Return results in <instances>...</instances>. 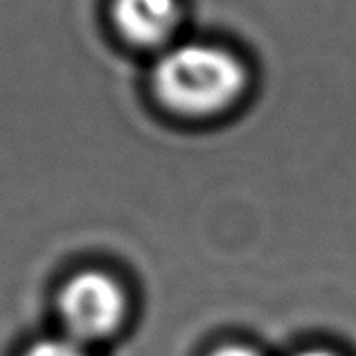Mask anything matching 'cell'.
<instances>
[{"instance_id": "obj_1", "label": "cell", "mask_w": 356, "mask_h": 356, "mask_svg": "<svg viewBox=\"0 0 356 356\" xmlns=\"http://www.w3.org/2000/svg\"><path fill=\"white\" fill-rule=\"evenodd\" d=\"M152 83L165 106L201 118L228 108L246 86V72L235 54L219 45L181 43L161 54Z\"/></svg>"}, {"instance_id": "obj_2", "label": "cell", "mask_w": 356, "mask_h": 356, "mask_svg": "<svg viewBox=\"0 0 356 356\" xmlns=\"http://www.w3.org/2000/svg\"><path fill=\"white\" fill-rule=\"evenodd\" d=\"M124 293L113 277L99 270H83L63 286L59 309L65 327L79 341L106 339L124 316Z\"/></svg>"}, {"instance_id": "obj_3", "label": "cell", "mask_w": 356, "mask_h": 356, "mask_svg": "<svg viewBox=\"0 0 356 356\" xmlns=\"http://www.w3.org/2000/svg\"><path fill=\"white\" fill-rule=\"evenodd\" d=\"M113 21L127 41L145 48L163 45L176 30V0H113Z\"/></svg>"}, {"instance_id": "obj_4", "label": "cell", "mask_w": 356, "mask_h": 356, "mask_svg": "<svg viewBox=\"0 0 356 356\" xmlns=\"http://www.w3.org/2000/svg\"><path fill=\"white\" fill-rule=\"evenodd\" d=\"M25 356H88L86 350H81L77 343L61 341V339H48L39 341L27 350Z\"/></svg>"}, {"instance_id": "obj_5", "label": "cell", "mask_w": 356, "mask_h": 356, "mask_svg": "<svg viewBox=\"0 0 356 356\" xmlns=\"http://www.w3.org/2000/svg\"><path fill=\"white\" fill-rule=\"evenodd\" d=\"M212 356H259V354L252 352L250 348H243V345H226V348H219Z\"/></svg>"}, {"instance_id": "obj_6", "label": "cell", "mask_w": 356, "mask_h": 356, "mask_svg": "<svg viewBox=\"0 0 356 356\" xmlns=\"http://www.w3.org/2000/svg\"><path fill=\"white\" fill-rule=\"evenodd\" d=\"M296 356H334L332 352H325V350H307V352H300Z\"/></svg>"}]
</instances>
